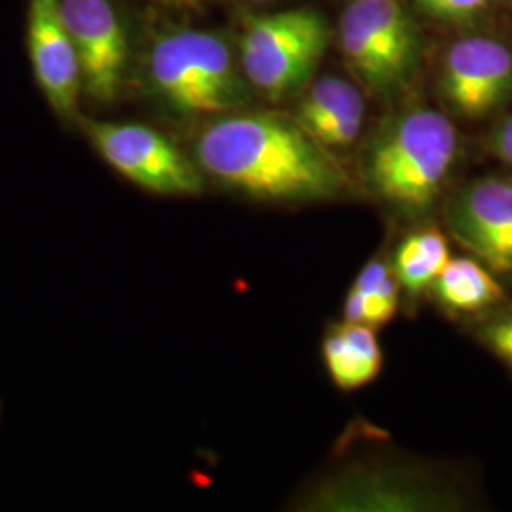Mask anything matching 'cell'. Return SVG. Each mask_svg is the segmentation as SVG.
Segmentation results:
<instances>
[{
	"instance_id": "obj_10",
	"label": "cell",
	"mask_w": 512,
	"mask_h": 512,
	"mask_svg": "<svg viewBox=\"0 0 512 512\" xmlns=\"http://www.w3.org/2000/svg\"><path fill=\"white\" fill-rule=\"evenodd\" d=\"M448 226L463 247L497 272H512V179L482 177L448 207Z\"/></svg>"
},
{
	"instance_id": "obj_17",
	"label": "cell",
	"mask_w": 512,
	"mask_h": 512,
	"mask_svg": "<svg viewBox=\"0 0 512 512\" xmlns=\"http://www.w3.org/2000/svg\"><path fill=\"white\" fill-rule=\"evenodd\" d=\"M482 340L497 357L512 365V315L497 319L492 325H488L482 330Z\"/></svg>"
},
{
	"instance_id": "obj_6",
	"label": "cell",
	"mask_w": 512,
	"mask_h": 512,
	"mask_svg": "<svg viewBox=\"0 0 512 512\" xmlns=\"http://www.w3.org/2000/svg\"><path fill=\"white\" fill-rule=\"evenodd\" d=\"M76 126L93 150L129 183L160 196H198L202 169L167 135L137 122L80 116Z\"/></svg>"
},
{
	"instance_id": "obj_13",
	"label": "cell",
	"mask_w": 512,
	"mask_h": 512,
	"mask_svg": "<svg viewBox=\"0 0 512 512\" xmlns=\"http://www.w3.org/2000/svg\"><path fill=\"white\" fill-rule=\"evenodd\" d=\"M399 310V281L385 260H372L355 277L346 302L344 321L372 329L387 325Z\"/></svg>"
},
{
	"instance_id": "obj_16",
	"label": "cell",
	"mask_w": 512,
	"mask_h": 512,
	"mask_svg": "<svg viewBox=\"0 0 512 512\" xmlns=\"http://www.w3.org/2000/svg\"><path fill=\"white\" fill-rule=\"evenodd\" d=\"M490 0H418L421 10L444 21H465L480 14Z\"/></svg>"
},
{
	"instance_id": "obj_14",
	"label": "cell",
	"mask_w": 512,
	"mask_h": 512,
	"mask_svg": "<svg viewBox=\"0 0 512 512\" xmlns=\"http://www.w3.org/2000/svg\"><path fill=\"white\" fill-rule=\"evenodd\" d=\"M433 291L440 304L461 313L484 310L505 294L494 274L469 256L452 258L435 281Z\"/></svg>"
},
{
	"instance_id": "obj_12",
	"label": "cell",
	"mask_w": 512,
	"mask_h": 512,
	"mask_svg": "<svg viewBox=\"0 0 512 512\" xmlns=\"http://www.w3.org/2000/svg\"><path fill=\"white\" fill-rule=\"evenodd\" d=\"M323 359L332 382L344 391H355L374 382L384 365L374 329L349 321L327 334Z\"/></svg>"
},
{
	"instance_id": "obj_11",
	"label": "cell",
	"mask_w": 512,
	"mask_h": 512,
	"mask_svg": "<svg viewBox=\"0 0 512 512\" xmlns=\"http://www.w3.org/2000/svg\"><path fill=\"white\" fill-rule=\"evenodd\" d=\"M361 90L340 76H325L311 84L300 99L294 122L325 148L353 145L365 122Z\"/></svg>"
},
{
	"instance_id": "obj_7",
	"label": "cell",
	"mask_w": 512,
	"mask_h": 512,
	"mask_svg": "<svg viewBox=\"0 0 512 512\" xmlns=\"http://www.w3.org/2000/svg\"><path fill=\"white\" fill-rule=\"evenodd\" d=\"M61 12L80 61L82 97L99 107L126 92L135 48L120 0H61Z\"/></svg>"
},
{
	"instance_id": "obj_5",
	"label": "cell",
	"mask_w": 512,
	"mask_h": 512,
	"mask_svg": "<svg viewBox=\"0 0 512 512\" xmlns=\"http://www.w3.org/2000/svg\"><path fill=\"white\" fill-rule=\"evenodd\" d=\"M338 38L351 73L372 92L401 88L418 61L420 37L404 0H351Z\"/></svg>"
},
{
	"instance_id": "obj_4",
	"label": "cell",
	"mask_w": 512,
	"mask_h": 512,
	"mask_svg": "<svg viewBox=\"0 0 512 512\" xmlns=\"http://www.w3.org/2000/svg\"><path fill=\"white\" fill-rule=\"evenodd\" d=\"M330 42L327 19L291 8L243 19L236 54L247 84L279 101L310 82Z\"/></svg>"
},
{
	"instance_id": "obj_1",
	"label": "cell",
	"mask_w": 512,
	"mask_h": 512,
	"mask_svg": "<svg viewBox=\"0 0 512 512\" xmlns=\"http://www.w3.org/2000/svg\"><path fill=\"white\" fill-rule=\"evenodd\" d=\"M194 160L203 175L256 200H329L348 186L329 148L270 112L211 118L194 139Z\"/></svg>"
},
{
	"instance_id": "obj_8",
	"label": "cell",
	"mask_w": 512,
	"mask_h": 512,
	"mask_svg": "<svg viewBox=\"0 0 512 512\" xmlns=\"http://www.w3.org/2000/svg\"><path fill=\"white\" fill-rule=\"evenodd\" d=\"M27 54L38 90L63 124L82 116V73L61 0H29Z\"/></svg>"
},
{
	"instance_id": "obj_20",
	"label": "cell",
	"mask_w": 512,
	"mask_h": 512,
	"mask_svg": "<svg viewBox=\"0 0 512 512\" xmlns=\"http://www.w3.org/2000/svg\"><path fill=\"white\" fill-rule=\"evenodd\" d=\"M243 2H249V4H266V2H272V0H243Z\"/></svg>"
},
{
	"instance_id": "obj_9",
	"label": "cell",
	"mask_w": 512,
	"mask_h": 512,
	"mask_svg": "<svg viewBox=\"0 0 512 512\" xmlns=\"http://www.w3.org/2000/svg\"><path fill=\"white\" fill-rule=\"evenodd\" d=\"M440 92L465 118L494 112L512 93L511 48L495 38H459L444 55Z\"/></svg>"
},
{
	"instance_id": "obj_19",
	"label": "cell",
	"mask_w": 512,
	"mask_h": 512,
	"mask_svg": "<svg viewBox=\"0 0 512 512\" xmlns=\"http://www.w3.org/2000/svg\"><path fill=\"white\" fill-rule=\"evenodd\" d=\"M152 4L171 10V12H181V14H194L202 12L203 8L209 4V0H150Z\"/></svg>"
},
{
	"instance_id": "obj_18",
	"label": "cell",
	"mask_w": 512,
	"mask_h": 512,
	"mask_svg": "<svg viewBox=\"0 0 512 512\" xmlns=\"http://www.w3.org/2000/svg\"><path fill=\"white\" fill-rule=\"evenodd\" d=\"M492 145H494L495 154L512 165V114L495 129L494 139H492Z\"/></svg>"
},
{
	"instance_id": "obj_3",
	"label": "cell",
	"mask_w": 512,
	"mask_h": 512,
	"mask_svg": "<svg viewBox=\"0 0 512 512\" xmlns=\"http://www.w3.org/2000/svg\"><path fill=\"white\" fill-rule=\"evenodd\" d=\"M458 145V131L448 116L435 109L406 110L368 148V184L397 209H427L452 171Z\"/></svg>"
},
{
	"instance_id": "obj_15",
	"label": "cell",
	"mask_w": 512,
	"mask_h": 512,
	"mask_svg": "<svg viewBox=\"0 0 512 512\" xmlns=\"http://www.w3.org/2000/svg\"><path fill=\"white\" fill-rule=\"evenodd\" d=\"M452 260L448 241L437 228H425L404 239L393 258V272L406 293L433 289L435 281Z\"/></svg>"
},
{
	"instance_id": "obj_2",
	"label": "cell",
	"mask_w": 512,
	"mask_h": 512,
	"mask_svg": "<svg viewBox=\"0 0 512 512\" xmlns=\"http://www.w3.org/2000/svg\"><path fill=\"white\" fill-rule=\"evenodd\" d=\"M148 93L181 118H217L245 107L249 84L228 40L179 27L148 40L141 57Z\"/></svg>"
}]
</instances>
